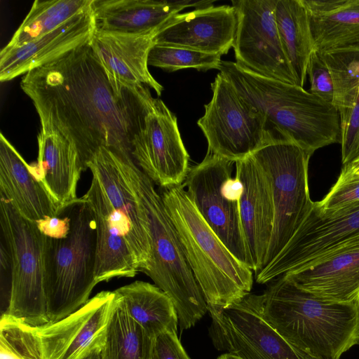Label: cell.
Instances as JSON below:
<instances>
[{
  "label": "cell",
  "instance_id": "6da1fadb",
  "mask_svg": "<svg viewBox=\"0 0 359 359\" xmlns=\"http://www.w3.org/2000/svg\"><path fill=\"white\" fill-rule=\"evenodd\" d=\"M88 43L28 72L20 81L41 128L69 140L84 170L102 147L134 162L133 142L157 101L147 86L110 75Z\"/></svg>",
  "mask_w": 359,
  "mask_h": 359
},
{
  "label": "cell",
  "instance_id": "7a4b0ae2",
  "mask_svg": "<svg viewBox=\"0 0 359 359\" xmlns=\"http://www.w3.org/2000/svg\"><path fill=\"white\" fill-rule=\"evenodd\" d=\"M266 321L290 344L320 359H339L359 344V303L329 301L285 276L262 294Z\"/></svg>",
  "mask_w": 359,
  "mask_h": 359
},
{
  "label": "cell",
  "instance_id": "3957f363",
  "mask_svg": "<svg viewBox=\"0 0 359 359\" xmlns=\"http://www.w3.org/2000/svg\"><path fill=\"white\" fill-rule=\"evenodd\" d=\"M219 70L265 116L267 130L275 138L291 141L311 155L340 143L339 116L332 104L302 87L260 76L235 62L222 61Z\"/></svg>",
  "mask_w": 359,
  "mask_h": 359
},
{
  "label": "cell",
  "instance_id": "277c9868",
  "mask_svg": "<svg viewBox=\"0 0 359 359\" xmlns=\"http://www.w3.org/2000/svg\"><path fill=\"white\" fill-rule=\"evenodd\" d=\"M120 167L136 196L149 236L151 259L144 273L172 301L181 331L194 327L208 311L176 229L153 182L133 161Z\"/></svg>",
  "mask_w": 359,
  "mask_h": 359
},
{
  "label": "cell",
  "instance_id": "5b68a950",
  "mask_svg": "<svg viewBox=\"0 0 359 359\" xmlns=\"http://www.w3.org/2000/svg\"><path fill=\"white\" fill-rule=\"evenodd\" d=\"M160 194L208 306L226 308L250 294L253 271L212 231L183 185L161 189Z\"/></svg>",
  "mask_w": 359,
  "mask_h": 359
},
{
  "label": "cell",
  "instance_id": "8992f818",
  "mask_svg": "<svg viewBox=\"0 0 359 359\" xmlns=\"http://www.w3.org/2000/svg\"><path fill=\"white\" fill-rule=\"evenodd\" d=\"M66 207L70 217L68 234L63 238L43 236V285L49 323L78 310L97 284L93 211L83 197Z\"/></svg>",
  "mask_w": 359,
  "mask_h": 359
},
{
  "label": "cell",
  "instance_id": "52a82bcc",
  "mask_svg": "<svg viewBox=\"0 0 359 359\" xmlns=\"http://www.w3.org/2000/svg\"><path fill=\"white\" fill-rule=\"evenodd\" d=\"M252 156L268 175L274 207L264 268L285 247L313 207L308 185L311 154L291 141L274 138Z\"/></svg>",
  "mask_w": 359,
  "mask_h": 359
},
{
  "label": "cell",
  "instance_id": "ba28073f",
  "mask_svg": "<svg viewBox=\"0 0 359 359\" xmlns=\"http://www.w3.org/2000/svg\"><path fill=\"white\" fill-rule=\"evenodd\" d=\"M0 224L12 262L6 313L34 327L49 323L43 285V235L1 196Z\"/></svg>",
  "mask_w": 359,
  "mask_h": 359
},
{
  "label": "cell",
  "instance_id": "9c48e42d",
  "mask_svg": "<svg viewBox=\"0 0 359 359\" xmlns=\"http://www.w3.org/2000/svg\"><path fill=\"white\" fill-rule=\"evenodd\" d=\"M211 89L212 100L197 122L206 137L208 153L236 163L275 138L267 130L265 116L220 72Z\"/></svg>",
  "mask_w": 359,
  "mask_h": 359
},
{
  "label": "cell",
  "instance_id": "30bf717a",
  "mask_svg": "<svg viewBox=\"0 0 359 359\" xmlns=\"http://www.w3.org/2000/svg\"><path fill=\"white\" fill-rule=\"evenodd\" d=\"M209 334L219 351L242 359H320L286 341L264 318L262 294H249L228 307L208 306Z\"/></svg>",
  "mask_w": 359,
  "mask_h": 359
},
{
  "label": "cell",
  "instance_id": "8fae6325",
  "mask_svg": "<svg viewBox=\"0 0 359 359\" xmlns=\"http://www.w3.org/2000/svg\"><path fill=\"white\" fill-rule=\"evenodd\" d=\"M358 241L359 201L330 213H321L313 205L285 247L256 273V282L271 283Z\"/></svg>",
  "mask_w": 359,
  "mask_h": 359
},
{
  "label": "cell",
  "instance_id": "7c38bea8",
  "mask_svg": "<svg viewBox=\"0 0 359 359\" xmlns=\"http://www.w3.org/2000/svg\"><path fill=\"white\" fill-rule=\"evenodd\" d=\"M277 1H231L237 15L235 62L260 76L297 85L278 34Z\"/></svg>",
  "mask_w": 359,
  "mask_h": 359
},
{
  "label": "cell",
  "instance_id": "4fadbf2b",
  "mask_svg": "<svg viewBox=\"0 0 359 359\" xmlns=\"http://www.w3.org/2000/svg\"><path fill=\"white\" fill-rule=\"evenodd\" d=\"M233 162L208 153L198 164L189 168L183 187L203 219L242 263L250 268L243 237L240 201L229 199L223 184L231 177Z\"/></svg>",
  "mask_w": 359,
  "mask_h": 359
},
{
  "label": "cell",
  "instance_id": "5bb4252c",
  "mask_svg": "<svg viewBox=\"0 0 359 359\" xmlns=\"http://www.w3.org/2000/svg\"><path fill=\"white\" fill-rule=\"evenodd\" d=\"M137 167L161 189L182 185L189 170V155L176 116L157 98L145 124L133 144Z\"/></svg>",
  "mask_w": 359,
  "mask_h": 359
},
{
  "label": "cell",
  "instance_id": "9a60e30c",
  "mask_svg": "<svg viewBox=\"0 0 359 359\" xmlns=\"http://www.w3.org/2000/svg\"><path fill=\"white\" fill-rule=\"evenodd\" d=\"M116 297L102 291L65 318L36 327L44 359H83L102 345Z\"/></svg>",
  "mask_w": 359,
  "mask_h": 359
},
{
  "label": "cell",
  "instance_id": "2e32d148",
  "mask_svg": "<svg viewBox=\"0 0 359 359\" xmlns=\"http://www.w3.org/2000/svg\"><path fill=\"white\" fill-rule=\"evenodd\" d=\"M87 168L97 174L137 268L139 272L145 273L151 259L149 236L136 196L120 167L118 156L109 149L100 147Z\"/></svg>",
  "mask_w": 359,
  "mask_h": 359
},
{
  "label": "cell",
  "instance_id": "e0dca14e",
  "mask_svg": "<svg viewBox=\"0 0 359 359\" xmlns=\"http://www.w3.org/2000/svg\"><path fill=\"white\" fill-rule=\"evenodd\" d=\"M236 177L243 186L240 215L250 266L257 273L264 266L273 228L271 184L252 155L236 162Z\"/></svg>",
  "mask_w": 359,
  "mask_h": 359
},
{
  "label": "cell",
  "instance_id": "ac0fdd59",
  "mask_svg": "<svg viewBox=\"0 0 359 359\" xmlns=\"http://www.w3.org/2000/svg\"><path fill=\"white\" fill-rule=\"evenodd\" d=\"M237 15L233 6L196 8L171 17L156 32L154 44L222 55L233 47Z\"/></svg>",
  "mask_w": 359,
  "mask_h": 359
},
{
  "label": "cell",
  "instance_id": "d6986e66",
  "mask_svg": "<svg viewBox=\"0 0 359 359\" xmlns=\"http://www.w3.org/2000/svg\"><path fill=\"white\" fill-rule=\"evenodd\" d=\"M92 5V4H91ZM95 31L90 8L34 41L0 53V81H8L88 43Z\"/></svg>",
  "mask_w": 359,
  "mask_h": 359
},
{
  "label": "cell",
  "instance_id": "ffe728a7",
  "mask_svg": "<svg viewBox=\"0 0 359 359\" xmlns=\"http://www.w3.org/2000/svg\"><path fill=\"white\" fill-rule=\"evenodd\" d=\"M333 80L340 122L341 162L359 158V45L320 53Z\"/></svg>",
  "mask_w": 359,
  "mask_h": 359
},
{
  "label": "cell",
  "instance_id": "44dd1931",
  "mask_svg": "<svg viewBox=\"0 0 359 359\" xmlns=\"http://www.w3.org/2000/svg\"><path fill=\"white\" fill-rule=\"evenodd\" d=\"M284 276L323 299L359 303V241Z\"/></svg>",
  "mask_w": 359,
  "mask_h": 359
},
{
  "label": "cell",
  "instance_id": "7402d4cb",
  "mask_svg": "<svg viewBox=\"0 0 359 359\" xmlns=\"http://www.w3.org/2000/svg\"><path fill=\"white\" fill-rule=\"evenodd\" d=\"M91 172V184L83 197L93 211L96 225L95 280L99 283L115 278H133L139 270L102 184L97 174Z\"/></svg>",
  "mask_w": 359,
  "mask_h": 359
},
{
  "label": "cell",
  "instance_id": "603a6c76",
  "mask_svg": "<svg viewBox=\"0 0 359 359\" xmlns=\"http://www.w3.org/2000/svg\"><path fill=\"white\" fill-rule=\"evenodd\" d=\"M157 31L126 34L95 30L88 43L113 77L126 84L146 85L160 96L163 88L148 69V56Z\"/></svg>",
  "mask_w": 359,
  "mask_h": 359
},
{
  "label": "cell",
  "instance_id": "cb8c5ba5",
  "mask_svg": "<svg viewBox=\"0 0 359 359\" xmlns=\"http://www.w3.org/2000/svg\"><path fill=\"white\" fill-rule=\"evenodd\" d=\"M211 5V1L93 0L91 10L95 30L145 34L158 30L185 8Z\"/></svg>",
  "mask_w": 359,
  "mask_h": 359
},
{
  "label": "cell",
  "instance_id": "d4e9b609",
  "mask_svg": "<svg viewBox=\"0 0 359 359\" xmlns=\"http://www.w3.org/2000/svg\"><path fill=\"white\" fill-rule=\"evenodd\" d=\"M37 142V162L30 168L59 213L78 199L77 184L84 170L75 147L57 131L41 128Z\"/></svg>",
  "mask_w": 359,
  "mask_h": 359
},
{
  "label": "cell",
  "instance_id": "484cf974",
  "mask_svg": "<svg viewBox=\"0 0 359 359\" xmlns=\"http://www.w3.org/2000/svg\"><path fill=\"white\" fill-rule=\"evenodd\" d=\"M0 192L26 219L36 222L57 216L52 198L29 165L0 133Z\"/></svg>",
  "mask_w": 359,
  "mask_h": 359
},
{
  "label": "cell",
  "instance_id": "4316f807",
  "mask_svg": "<svg viewBox=\"0 0 359 359\" xmlns=\"http://www.w3.org/2000/svg\"><path fill=\"white\" fill-rule=\"evenodd\" d=\"M309 15L315 50L359 45V0H302Z\"/></svg>",
  "mask_w": 359,
  "mask_h": 359
},
{
  "label": "cell",
  "instance_id": "83f0119b",
  "mask_svg": "<svg viewBox=\"0 0 359 359\" xmlns=\"http://www.w3.org/2000/svg\"><path fill=\"white\" fill-rule=\"evenodd\" d=\"M130 316L151 337L177 332L179 320L171 299L155 284L136 280L114 290Z\"/></svg>",
  "mask_w": 359,
  "mask_h": 359
},
{
  "label": "cell",
  "instance_id": "f1b7e54d",
  "mask_svg": "<svg viewBox=\"0 0 359 359\" xmlns=\"http://www.w3.org/2000/svg\"><path fill=\"white\" fill-rule=\"evenodd\" d=\"M275 16L284 53L297 86L303 88L309 60L315 50L307 11L302 0H278Z\"/></svg>",
  "mask_w": 359,
  "mask_h": 359
},
{
  "label": "cell",
  "instance_id": "f546056e",
  "mask_svg": "<svg viewBox=\"0 0 359 359\" xmlns=\"http://www.w3.org/2000/svg\"><path fill=\"white\" fill-rule=\"evenodd\" d=\"M116 294L102 345V359H152L154 338L130 316Z\"/></svg>",
  "mask_w": 359,
  "mask_h": 359
},
{
  "label": "cell",
  "instance_id": "4dcf8cb0",
  "mask_svg": "<svg viewBox=\"0 0 359 359\" xmlns=\"http://www.w3.org/2000/svg\"><path fill=\"white\" fill-rule=\"evenodd\" d=\"M93 0L34 1L32 6L4 49L20 46L55 30L90 8Z\"/></svg>",
  "mask_w": 359,
  "mask_h": 359
},
{
  "label": "cell",
  "instance_id": "1f68e13d",
  "mask_svg": "<svg viewBox=\"0 0 359 359\" xmlns=\"http://www.w3.org/2000/svg\"><path fill=\"white\" fill-rule=\"evenodd\" d=\"M0 359H44L36 327L2 314L0 322Z\"/></svg>",
  "mask_w": 359,
  "mask_h": 359
},
{
  "label": "cell",
  "instance_id": "d6a6232c",
  "mask_svg": "<svg viewBox=\"0 0 359 359\" xmlns=\"http://www.w3.org/2000/svg\"><path fill=\"white\" fill-rule=\"evenodd\" d=\"M221 56L181 47L154 44L149 53L148 65L167 72L189 68L205 72L219 69Z\"/></svg>",
  "mask_w": 359,
  "mask_h": 359
},
{
  "label": "cell",
  "instance_id": "836d02e7",
  "mask_svg": "<svg viewBox=\"0 0 359 359\" xmlns=\"http://www.w3.org/2000/svg\"><path fill=\"white\" fill-rule=\"evenodd\" d=\"M359 201V177L340 174L327 196L313 206L321 213L335 212Z\"/></svg>",
  "mask_w": 359,
  "mask_h": 359
},
{
  "label": "cell",
  "instance_id": "e575fe53",
  "mask_svg": "<svg viewBox=\"0 0 359 359\" xmlns=\"http://www.w3.org/2000/svg\"><path fill=\"white\" fill-rule=\"evenodd\" d=\"M307 74L311 83L310 93L332 104L334 99L333 80L330 71L320 53L314 50L309 58Z\"/></svg>",
  "mask_w": 359,
  "mask_h": 359
},
{
  "label": "cell",
  "instance_id": "d590c367",
  "mask_svg": "<svg viewBox=\"0 0 359 359\" xmlns=\"http://www.w3.org/2000/svg\"><path fill=\"white\" fill-rule=\"evenodd\" d=\"M152 359H191L183 348L177 332H164L154 338Z\"/></svg>",
  "mask_w": 359,
  "mask_h": 359
},
{
  "label": "cell",
  "instance_id": "8d00e7d4",
  "mask_svg": "<svg viewBox=\"0 0 359 359\" xmlns=\"http://www.w3.org/2000/svg\"><path fill=\"white\" fill-rule=\"evenodd\" d=\"M41 233L47 237H65L70 229V217L67 207L62 209L57 216L47 217L36 222Z\"/></svg>",
  "mask_w": 359,
  "mask_h": 359
},
{
  "label": "cell",
  "instance_id": "74e56055",
  "mask_svg": "<svg viewBox=\"0 0 359 359\" xmlns=\"http://www.w3.org/2000/svg\"><path fill=\"white\" fill-rule=\"evenodd\" d=\"M340 174L359 177V158L344 165Z\"/></svg>",
  "mask_w": 359,
  "mask_h": 359
},
{
  "label": "cell",
  "instance_id": "f35d334b",
  "mask_svg": "<svg viewBox=\"0 0 359 359\" xmlns=\"http://www.w3.org/2000/svg\"><path fill=\"white\" fill-rule=\"evenodd\" d=\"M102 345L98 346L95 347V348H93L83 359H102Z\"/></svg>",
  "mask_w": 359,
  "mask_h": 359
},
{
  "label": "cell",
  "instance_id": "ab89813d",
  "mask_svg": "<svg viewBox=\"0 0 359 359\" xmlns=\"http://www.w3.org/2000/svg\"><path fill=\"white\" fill-rule=\"evenodd\" d=\"M217 359H242L241 358L231 353H224L219 356Z\"/></svg>",
  "mask_w": 359,
  "mask_h": 359
}]
</instances>
